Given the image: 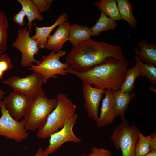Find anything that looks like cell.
<instances>
[{
  "mask_svg": "<svg viewBox=\"0 0 156 156\" xmlns=\"http://www.w3.org/2000/svg\"><path fill=\"white\" fill-rule=\"evenodd\" d=\"M110 57L122 61L126 60L121 46L90 38L73 47L66 57L65 62L73 70L83 72Z\"/></svg>",
  "mask_w": 156,
  "mask_h": 156,
  "instance_id": "6da1fadb",
  "label": "cell"
},
{
  "mask_svg": "<svg viewBox=\"0 0 156 156\" xmlns=\"http://www.w3.org/2000/svg\"><path fill=\"white\" fill-rule=\"evenodd\" d=\"M129 63L126 60L122 61L110 57L85 72H78L70 67L66 70L94 88L117 90L125 80Z\"/></svg>",
  "mask_w": 156,
  "mask_h": 156,
  "instance_id": "7a4b0ae2",
  "label": "cell"
},
{
  "mask_svg": "<svg viewBox=\"0 0 156 156\" xmlns=\"http://www.w3.org/2000/svg\"><path fill=\"white\" fill-rule=\"evenodd\" d=\"M56 107L48 116L44 126L38 129L37 136L40 138H49L52 134L62 129L69 118L75 113L77 107L67 95L58 94Z\"/></svg>",
  "mask_w": 156,
  "mask_h": 156,
  "instance_id": "3957f363",
  "label": "cell"
},
{
  "mask_svg": "<svg viewBox=\"0 0 156 156\" xmlns=\"http://www.w3.org/2000/svg\"><path fill=\"white\" fill-rule=\"evenodd\" d=\"M57 104L56 98H47L42 90L34 98L24 113L25 129L34 131L43 127Z\"/></svg>",
  "mask_w": 156,
  "mask_h": 156,
  "instance_id": "277c9868",
  "label": "cell"
},
{
  "mask_svg": "<svg viewBox=\"0 0 156 156\" xmlns=\"http://www.w3.org/2000/svg\"><path fill=\"white\" fill-rule=\"evenodd\" d=\"M139 131L136 126L131 125L126 120L122 121L114 130L110 138L114 147L121 151L122 156H135Z\"/></svg>",
  "mask_w": 156,
  "mask_h": 156,
  "instance_id": "5b68a950",
  "label": "cell"
},
{
  "mask_svg": "<svg viewBox=\"0 0 156 156\" xmlns=\"http://www.w3.org/2000/svg\"><path fill=\"white\" fill-rule=\"evenodd\" d=\"M66 51L61 50L56 52L51 51L48 55H43L42 60L40 61L38 64H32L28 68L41 74L44 78V84L46 83L50 78H57L56 75H65L68 73L66 69L70 67L69 64L60 61V58L64 56Z\"/></svg>",
  "mask_w": 156,
  "mask_h": 156,
  "instance_id": "8992f818",
  "label": "cell"
},
{
  "mask_svg": "<svg viewBox=\"0 0 156 156\" xmlns=\"http://www.w3.org/2000/svg\"><path fill=\"white\" fill-rule=\"evenodd\" d=\"M33 25L29 26L27 30L26 27L23 29H19L18 32V36L16 40L12 44V46L18 49L21 53L22 57L21 64L23 67L30 66L33 62L37 64L40 61L34 58L39 51L38 44L36 40L30 36V30Z\"/></svg>",
  "mask_w": 156,
  "mask_h": 156,
  "instance_id": "52a82bcc",
  "label": "cell"
},
{
  "mask_svg": "<svg viewBox=\"0 0 156 156\" xmlns=\"http://www.w3.org/2000/svg\"><path fill=\"white\" fill-rule=\"evenodd\" d=\"M0 107L2 115L0 118V136L21 142L27 139L29 134L25 128L23 119L19 121L15 120L7 111L1 100Z\"/></svg>",
  "mask_w": 156,
  "mask_h": 156,
  "instance_id": "ba28073f",
  "label": "cell"
},
{
  "mask_svg": "<svg viewBox=\"0 0 156 156\" xmlns=\"http://www.w3.org/2000/svg\"><path fill=\"white\" fill-rule=\"evenodd\" d=\"M2 82L9 86L13 90L35 97L42 90V86L44 84V78L41 74L34 71L24 77L11 76L3 81Z\"/></svg>",
  "mask_w": 156,
  "mask_h": 156,
  "instance_id": "9c48e42d",
  "label": "cell"
},
{
  "mask_svg": "<svg viewBox=\"0 0 156 156\" xmlns=\"http://www.w3.org/2000/svg\"><path fill=\"white\" fill-rule=\"evenodd\" d=\"M78 116L75 113L69 118L62 129L50 135L49 144L44 150L48 155L56 151L66 142L79 143L81 142V139L75 135L73 131Z\"/></svg>",
  "mask_w": 156,
  "mask_h": 156,
  "instance_id": "30bf717a",
  "label": "cell"
},
{
  "mask_svg": "<svg viewBox=\"0 0 156 156\" xmlns=\"http://www.w3.org/2000/svg\"><path fill=\"white\" fill-rule=\"evenodd\" d=\"M34 97L13 90L2 101L10 115L15 120L19 121L23 117Z\"/></svg>",
  "mask_w": 156,
  "mask_h": 156,
  "instance_id": "8fae6325",
  "label": "cell"
},
{
  "mask_svg": "<svg viewBox=\"0 0 156 156\" xmlns=\"http://www.w3.org/2000/svg\"><path fill=\"white\" fill-rule=\"evenodd\" d=\"M105 90L98 89L91 85L83 82L82 88L84 106L88 116L96 122L98 121V108Z\"/></svg>",
  "mask_w": 156,
  "mask_h": 156,
  "instance_id": "7c38bea8",
  "label": "cell"
},
{
  "mask_svg": "<svg viewBox=\"0 0 156 156\" xmlns=\"http://www.w3.org/2000/svg\"><path fill=\"white\" fill-rule=\"evenodd\" d=\"M105 94V97L102 99L100 115L96 122L97 125L99 128L112 123L118 116L112 90L107 89Z\"/></svg>",
  "mask_w": 156,
  "mask_h": 156,
  "instance_id": "4fadbf2b",
  "label": "cell"
},
{
  "mask_svg": "<svg viewBox=\"0 0 156 156\" xmlns=\"http://www.w3.org/2000/svg\"><path fill=\"white\" fill-rule=\"evenodd\" d=\"M70 25L67 21L59 25L53 34L48 36L44 48L55 52L61 51L65 43L69 40Z\"/></svg>",
  "mask_w": 156,
  "mask_h": 156,
  "instance_id": "5bb4252c",
  "label": "cell"
},
{
  "mask_svg": "<svg viewBox=\"0 0 156 156\" xmlns=\"http://www.w3.org/2000/svg\"><path fill=\"white\" fill-rule=\"evenodd\" d=\"M68 16L66 13H63L61 14L55 23L49 27H38L35 23V33L31 36L36 40L38 44L39 49L44 48L47 42L48 38L50 33L57 26L68 19Z\"/></svg>",
  "mask_w": 156,
  "mask_h": 156,
  "instance_id": "9a60e30c",
  "label": "cell"
},
{
  "mask_svg": "<svg viewBox=\"0 0 156 156\" xmlns=\"http://www.w3.org/2000/svg\"><path fill=\"white\" fill-rule=\"evenodd\" d=\"M139 49L134 47L133 51L139 59L147 64L156 66V44L144 40L138 44Z\"/></svg>",
  "mask_w": 156,
  "mask_h": 156,
  "instance_id": "2e32d148",
  "label": "cell"
},
{
  "mask_svg": "<svg viewBox=\"0 0 156 156\" xmlns=\"http://www.w3.org/2000/svg\"><path fill=\"white\" fill-rule=\"evenodd\" d=\"M91 34L90 28L74 23L70 26L69 40L73 47H75L90 39Z\"/></svg>",
  "mask_w": 156,
  "mask_h": 156,
  "instance_id": "e0dca14e",
  "label": "cell"
},
{
  "mask_svg": "<svg viewBox=\"0 0 156 156\" xmlns=\"http://www.w3.org/2000/svg\"><path fill=\"white\" fill-rule=\"evenodd\" d=\"M117 113L122 121L126 120L125 113L129 104L136 95L135 93L124 92L120 90H112Z\"/></svg>",
  "mask_w": 156,
  "mask_h": 156,
  "instance_id": "ac0fdd59",
  "label": "cell"
},
{
  "mask_svg": "<svg viewBox=\"0 0 156 156\" xmlns=\"http://www.w3.org/2000/svg\"><path fill=\"white\" fill-rule=\"evenodd\" d=\"M135 65L127 69L125 80L120 90L124 92H132L135 88V81L140 76V66L141 60L137 56L135 57Z\"/></svg>",
  "mask_w": 156,
  "mask_h": 156,
  "instance_id": "d6986e66",
  "label": "cell"
},
{
  "mask_svg": "<svg viewBox=\"0 0 156 156\" xmlns=\"http://www.w3.org/2000/svg\"><path fill=\"white\" fill-rule=\"evenodd\" d=\"M122 19L127 21L131 28L135 29L138 22L133 12V2L128 0H116Z\"/></svg>",
  "mask_w": 156,
  "mask_h": 156,
  "instance_id": "ffe728a7",
  "label": "cell"
},
{
  "mask_svg": "<svg viewBox=\"0 0 156 156\" xmlns=\"http://www.w3.org/2000/svg\"><path fill=\"white\" fill-rule=\"evenodd\" d=\"M118 24L114 21L101 12L100 16L95 25L90 28L91 36H96L99 35L103 31L108 30L114 31Z\"/></svg>",
  "mask_w": 156,
  "mask_h": 156,
  "instance_id": "44dd1931",
  "label": "cell"
},
{
  "mask_svg": "<svg viewBox=\"0 0 156 156\" xmlns=\"http://www.w3.org/2000/svg\"><path fill=\"white\" fill-rule=\"evenodd\" d=\"M97 9L116 21L122 20L116 0H100L94 3Z\"/></svg>",
  "mask_w": 156,
  "mask_h": 156,
  "instance_id": "7402d4cb",
  "label": "cell"
},
{
  "mask_svg": "<svg viewBox=\"0 0 156 156\" xmlns=\"http://www.w3.org/2000/svg\"><path fill=\"white\" fill-rule=\"evenodd\" d=\"M17 1L21 5L22 8L25 12L28 20L27 26H29L31 25L32 21L35 20H37L39 21H41L43 20L44 17L41 12L32 0Z\"/></svg>",
  "mask_w": 156,
  "mask_h": 156,
  "instance_id": "603a6c76",
  "label": "cell"
},
{
  "mask_svg": "<svg viewBox=\"0 0 156 156\" xmlns=\"http://www.w3.org/2000/svg\"><path fill=\"white\" fill-rule=\"evenodd\" d=\"M9 25L8 19L4 12L0 10V54L4 53L7 48V29Z\"/></svg>",
  "mask_w": 156,
  "mask_h": 156,
  "instance_id": "cb8c5ba5",
  "label": "cell"
},
{
  "mask_svg": "<svg viewBox=\"0 0 156 156\" xmlns=\"http://www.w3.org/2000/svg\"><path fill=\"white\" fill-rule=\"evenodd\" d=\"M139 139L136 146L135 156H144L150 151V143L151 138V135H143L140 131L138 133Z\"/></svg>",
  "mask_w": 156,
  "mask_h": 156,
  "instance_id": "d4e9b609",
  "label": "cell"
},
{
  "mask_svg": "<svg viewBox=\"0 0 156 156\" xmlns=\"http://www.w3.org/2000/svg\"><path fill=\"white\" fill-rule=\"evenodd\" d=\"M140 76L147 78L151 85H156V66L144 63L141 61L140 66Z\"/></svg>",
  "mask_w": 156,
  "mask_h": 156,
  "instance_id": "484cf974",
  "label": "cell"
},
{
  "mask_svg": "<svg viewBox=\"0 0 156 156\" xmlns=\"http://www.w3.org/2000/svg\"><path fill=\"white\" fill-rule=\"evenodd\" d=\"M14 66L7 54L0 55V71L4 73L13 68Z\"/></svg>",
  "mask_w": 156,
  "mask_h": 156,
  "instance_id": "4316f807",
  "label": "cell"
},
{
  "mask_svg": "<svg viewBox=\"0 0 156 156\" xmlns=\"http://www.w3.org/2000/svg\"><path fill=\"white\" fill-rule=\"evenodd\" d=\"M40 12H44L50 8L53 0H32Z\"/></svg>",
  "mask_w": 156,
  "mask_h": 156,
  "instance_id": "83f0119b",
  "label": "cell"
},
{
  "mask_svg": "<svg viewBox=\"0 0 156 156\" xmlns=\"http://www.w3.org/2000/svg\"><path fill=\"white\" fill-rule=\"evenodd\" d=\"M88 156H112L111 152L109 150L103 148L93 147Z\"/></svg>",
  "mask_w": 156,
  "mask_h": 156,
  "instance_id": "f1b7e54d",
  "label": "cell"
},
{
  "mask_svg": "<svg viewBox=\"0 0 156 156\" xmlns=\"http://www.w3.org/2000/svg\"><path fill=\"white\" fill-rule=\"evenodd\" d=\"M25 17L20 14L18 13L15 15L13 17L14 21L20 26L24 25V19Z\"/></svg>",
  "mask_w": 156,
  "mask_h": 156,
  "instance_id": "f546056e",
  "label": "cell"
},
{
  "mask_svg": "<svg viewBox=\"0 0 156 156\" xmlns=\"http://www.w3.org/2000/svg\"><path fill=\"white\" fill-rule=\"evenodd\" d=\"M151 135V138L150 141V151L156 150V132L152 133Z\"/></svg>",
  "mask_w": 156,
  "mask_h": 156,
  "instance_id": "4dcf8cb0",
  "label": "cell"
},
{
  "mask_svg": "<svg viewBox=\"0 0 156 156\" xmlns=\"http://www.w3.org/2000/svg\"><path fill=\"white\" fill-rule=\"evenodd\" d=\"M48 155L41 147L38 149L36 154L34 156H48Z\"/></svg>",
  "mask_w": 156,
  "mask_h": 156,
  "instance_id": "1f68e13d",
  "label": "cell"
},
{
  "mask_svg": "<svg viewBox=\"0 0 156 156\" xmlns=\"http://www.w3.org/2000/svg\"><path fill=\"white\" fill-rule=\"evenodd\" d=\"M144 156H156V150L151 151Z\"/></svg>",
  "mask_w": 156,
  "mask_h": 156,
  "instance_id": "d6a6232c",
  "label": "cell"
},
{
  "mask_svg": "<svg viewBox=\"0 0 156 156\" xmlns=\"http://www.w3.org/2000/svg\"><path fill=\"white\" fill-rule=\"evenodd\" d=\"M5 94V92L4 91L0 88V100H1Z\"/></svg>",
  "mask_w": 156,
  "mask_h": 156,
  "instance_id": "836d02e7",
  "label": "cell"
},
{
  "mask_svg": "<svg viewBox=\"0 0 156 156\" xmlns=\"http://www.w3.org/2000/svg\"><path fill=\"white\" fill-rule=\"evenodd\" d=\"M149 90L151 91L156 93V89L154 87L153 85H151L149 87Z\"/></svg>",
  "mask_w": 156,
  "mask_h": 156,
  "instance_id": "e575fe53",
  "label": "cell"
},
{
  "mask_svg": "<svg viewBox=\"0 0 156 156\" xmlns=\"http://www.w3.org/2000/svg\"><path fill=\"white\" fill-rule=\"evenodd\" d=\"M3 75L4 73L0 71V80L3 78Z\"/></svg>",
  "mask_w": 156,
  "mask_h": 156,
  "instance_id": "d590c367",
  "label": "cell"
},
{
  "mask_svg": "<svg viewBox=\"0 0 156 156\" xmlns=\"http://www.w3.org/2000/svg\"><path fill=\"white\" fill-rule=\"evenodd\" d=\"M81 156H88V155L85 154L84 155H82Z\"/></svg>",
  "mask_w": 156,
  "mask_h": 156,
  "instance_id": "8d00e7d4",
  "label": "cell"
}]
</instances>
